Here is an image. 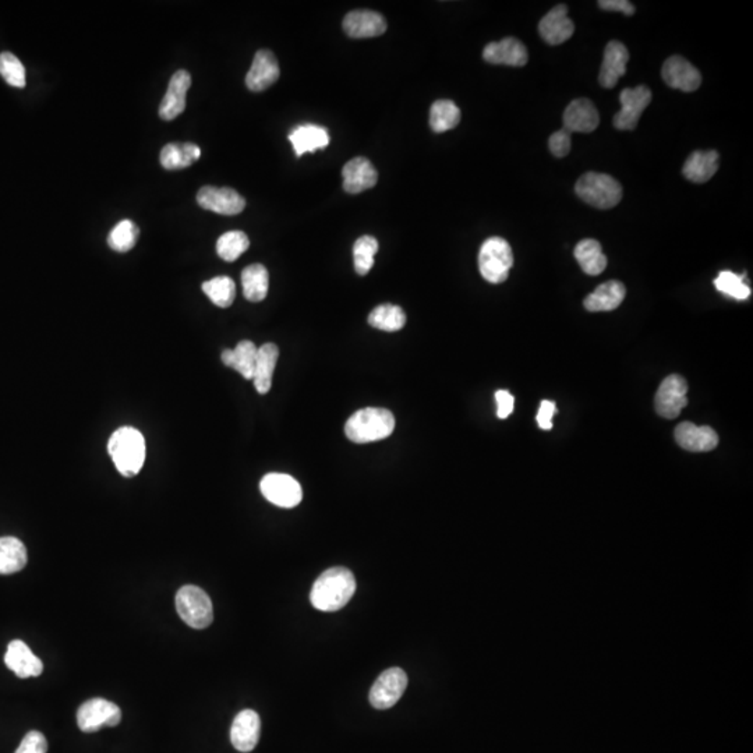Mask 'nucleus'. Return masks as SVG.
Listing matches in <instances>:
<instances>
[{
    "label": "nucleus",
    "instance_id": "1",
    "mask_svg": "<svg viewBox=\"0 0 753 753\" xmlns=\"http://www.w3.org/2000/svg\"><path fill=\"white\" fill-rule=\"evenodd\" d=\"M356 592V579L343 566L327 569L313 584L310 602L324 613L338 612L345 607Z\"/></svg>",
    "mask_w": 753,
    "mask_h": 753
},
{
    "label": "nucleus",
    "instance_id": "2",
    "mask_svg": "<svg viewBox=\"0 0 753 753\" xmlns=\"http://www.w3.org/2000/svg\"><path fill=\"white\" fill-rule=\"evenodd\" d=\"M108 451L118 472L134 478L146 462V439L134 427H121L111 436Z\"/></svg>",
    "mask_w": 753,
    "mask_h": 753
},
{
    "label": "nucleus",
    "instance_id": "3",
    "mask_svg": "<svg viewBox=\"0 0 753 753\" xmlns=\"http://www.w3.org/2000/svg\"><path fill=\"white\" fill-rule=\"evenodd\" d=\"M395 429V418L388 409L364 408L346 421L345 434L352 442L367 444L387 439Z\"/></svg>",
    "mask_w": 753,
    "mask_h": 753
},
{
    "label": "nucleus",
    "instance_id": "4",
    "mask_svg": "<svg viewBox=\"0 0 753 753\" xmlns=\"http://www.w3.org/2000/svg\"><path fill=\"white\" fill-rule=\"evenodd\" d=\"M575 191L581 200L599 209L614 208L623 200V186L607 173H584L578 179Z\"/></svg>",
    "mask_w": 753,
    "mask_h": 753
},
{
    "label": "nucleus",
    "instance_id": "5",
    "mask_svg": "<svg viewBox=\"0 0 753 753\" xmlns=\"http://www.w3.org/2000/svg\"><path fill=\"white\" fill-rule=\"evenodd\" d=\"M512 266L514 253L506 239L490 237L481 245L478 251V270L486 281L496 285L506 282Z\"/></svg>",
    "mask_w": 753,
    "mask_h": 753
},
{
    "label": "nucleus",
    "instance_id": "6",
    "mask_svg": "<svg viewBox=\"0 0 753 753\" xmlns=\"http://www.w3.org/2000/svg\"><path fill=\"white\" fill-rule=\"evenodd\" d=\"M176 610L183 623L194 630H204L214 621V608L208 594L200 587L188 584L176 594Z\"/></svg>",
    "mask_w": 753,
    "mask_h": 753
},
{
    "label": "nucleus",
    "instance_id": "7",
    "mask_svg": "<svg viewBox=\"0 0 753 753\" xmlns=\"http://www.w3.org/2000/svg\"><path fill=\"white\" fill-rule=\"evenodd\" d=\"M121 720V711L106 699L95 698L82 703L77 711V724L84 732H97L103 727H116Z\"/></svg>",
    "mask_w": 753,
    "mask_h": 753
},
{
    "label": "nucleus",
    "instance_id": "8",
    "mask_svg": "<svg viewBox=\"0 0 753 753\" xmlns=\"http://www.w3.org/2000/svg\"><path fill=\"white\" fill-rule=\"evenodd\" d=\"M621 111L613 118V124L618 130H635L642 113L652 102V92L646 85L625 88L620 95Z\"/></svg>",
    "mask_w": 753,
    "mask_h": 753
},
{
    "label": "nucleus",
    "instance_id": "9",
    "mask_svg": "<svg viewBox=\"0 0 753 753\" xmlns=\"http://www.w3.org/2000/svg\"><path fill=\"white\" fill-rule=\"evenodd\" d=\"M688 382L684 377L671 374L664 379L654 400V408L657 415L667 420H672L680 416L681 411L688 405Z\"/></svg>",
    "mask_w": 753,
    "mask_h": 753
},
{
    "label": "nucleus",
    "instance_id": "10",
    "mask_svg": "<svg viewBox=\"0 0 753 753\" xmlns=\"http://www.w3.org/2000/svg\"><path fill=\"white\" fill-rule=\"evenodd\" d=\"M406 687H408L406 672L398 667L388 669L377 678L372 685L369 696L370 703L372 708L379 709V710H387L395 703L400 702Z\"/></svg>",
    "mask_w": 753,
    "mask_h": 753
},
{
    "label": "nucleus",
    "instance_id": "11",
    "mask_svg": "<svg viewBox=\"0 0 753 753\" xmlns=\"http://www.w3.org/2000/svg\"><path fill=\"white\" fill-rule=\"evenodd\" d=\"M260 490L268 501L281 508H294L299 506L303 498L299 481L284 473H270L264 476Z\"/></svg>",
    "mask_w": 753,
    "mask_h": 753
},
{
    "label": "nucleus",
    "instance_id": "12",
    "mask_svg": "<svg viewBox=\"0 0 753 753\" xmlns=\"http://www.w3.org/2000/svg\"><path fill=\"white\" fill-rule=\"evenodd\" d=\"M197 203L201 208L217 214L232 215L240 214L246 207V200L237 190L229 188H214L206 186L200 188L197 194Z\"/></svg>",
    "mask_w": 753,
    "mask_h": 753
},
{
    "label": "nucleus",
    "instance_id": "13",
    "mask_svg": "<svg viewBox=\"0 0 753 753\" xmlns=\"http://www.w3.org/2000/svg\"><path fill=\"white\" fill-rule=\"evenodd\" d=\"M662 80L669 87L693 92L702 84L700 72L682 56H671L662 64Z\"/></svg>",
    "mask_w": 753,
    "mask_h": 753
},
{
    "label": "nucleus",
    "instance_id": "14",
    "mask_svg": "<svg viewBox=\"0 0 753 753\" xmlns=\"http://www.w3.org/2000/svg\"><path fill=\"white\" fill-rule=\"evenodd\" d=\"M279 74H281V70H279L275 55L268 49H261L253 59V63L246 76V85L253 92H265L266 88H270L278 82Z\"/></svg>",
    "mask_w": 753,
    "mask_h": 753
},
{
    "label": "nucleus",
    "instance_id": "15",
    "mask_svg": "<svg viewBox=\"0 0 753 753\" xmlns=\"http://www.w3.org/2000/svg\"><path fill=\"white\" fill-rule=\"evenodd\" d=\"M564 128L569 133H592L600 124L599 111L592 101L578 98L566 106Z\"/></svg>",
    "mask_w": 753,
    "mask_h": 753
},
{
    "label": "nucleus",
    "instance_id": "16",
    "mask_svg": "<svg viewBox=\"0 0 753 753\" xmlns=\"http://www.w3.org/2000/svg\"><path fill=\"white\" fill-rule=\"evenodd\" d=\"M539 33L548 45H561L575 33V24L568 17V7L557 5L539 23Z\"/></svg>",
    "mask_w": 753,
    "mask_h": 753
},
{
    "label": "nucleus",
    "instance_id": "17",
    "mask_svg": "<svg viewBox=\"0 0 753 753\" xmlns=\"http://www.w3.org/2000/svg\"><path fill=\"white\" fill-rule=\"evenodd\" d=\"M343 30L354 40L380 37L387 31L382 14L372 10H353L343 19Z\"/></svg>",
    "mask_w": 753,
    "mask_h": 753
},
{
    "label": "nucleus",
    "instance_id": "18",
    "mask_svg": "<svg viewBox=\"0 0 753 753\" xmlns=\"http://www.w3.org/2000/svg\"><path fill=\"white\" fill-rule=\"evenodd\" d=\"M261 720L255 710H243L235 717L230 741L240 752H251L260 741Z\"/></svg>",
    "mask_w": 753,
    "mask_h": 753
},
{
    "label": "nucleus",
    "instance_id": "19",
    "mask_svg": "<svg viewBox=\"0 0 753 753\" xmlns=\"http://www.w3.org/2000/svg\"><path fill=\"white\" fill-rule=\"evenodd\" d=\"M483 59L491 64H506V66L524 67L529 61L527 49L521 41L514 37H507L498 43H488L483 51Z\"/></svg>",
    "mask_w": 753,
    "mask_h": 753
},
{
    "label": "nucleus",
    "instance_id": "20",
    "mask_svg": "<svg viewBox=\"0 0 753 753\" xmlns=\"http://www.w3.org/2000/svg\"><path fill=\"white\" fill-rule=\"evenodd\" d=\"M674 437L681 448L690 452L713 451L719 445V436L711 427H698L690 421L678 424Z\"/></svg>",
    "mask_w": 753,
    "mask_h": 753
},
{
    "label": "nucleus",
    "instance_id": "21",
    "mask_svg": "<svg viewBox=\"0 0 753 753\" xmlns=\"http://www.w3.org/2000/svg\"><path fill=\"white\" fill-rule=\"evenodd\" d=\"M191 85V76L186 70H178L173 74L167 94L159 105V116L164 121H173L186 110V95Z\"/></svg>",
    "mask_w": 753,
    "mask_h": 753
},
{
    "label": "nucleus",
    "instance_id": "22",
    "mask_svg": "<svg viewBox=\"0 0 753 753\" xmlns=\"http://www.w3.org/2000/svg\"><path fill=\"white\" fill-rule=\"evenodd\" d=\"M343 188L346 193L359 194L374 188L379 173L367 158L357 157L346 162L343 169Z\"/></svg>",
    "mask_w": 753,
    "mask_h": 753
},
{
    "label": "nucleus",
    "instance_id": "23",
    "mask_svg": "<svg viewBox=\"0 0 753 753\" xmlns=\"http://www.w3.org/2000/svg\"><path fill=\"white\" fill-rule=\"evenodd\" d=\"M630 62V52L620 41H610L605 46L599 82L602 87L614 88L618 80L625 76L626 63Z\"/></svg>",
    "mask_w": 753,
    "mask_h": 753
},
{
    "label": "nucleus",
    "instance_id": "24",
    "mask_svg": "<svg viewBox=\"0 0 753 753\" xmlns=\"http://www.w3.org/2000/svg\"><path fill=\"white\" fill-rule=\"evenodd\" d=\"M5 662L19 678L40 677L43 664L23 641L10 642L5 654Z\"/></svg>",
    "mask_w": 753,
    "mask_h": 753
},
{
    "label": "nucleus",
    "instance_id": "25",
    "mask_svg": "<svg viewBox=\"0 0 753 753\" xmlns=\"http://www.w3.org/2000/svg\"><path fill=\"white\" fill-rule=\"evenodd\" d=\"M626 296L625 285L620 281H608L584 299V306L587 312H613L621 306Z\"/></svg>",
    "mask_w": 753,
    "mask_h": 753
},
{
    "label": "nucleus",
    "instance_id": "26",
    "mask_svg": "<svg viewBox=\"0 0 753 753\" xmlns=\"http://www.w3.org/2000/svg\"><path fill=\"white\" fill-rule=\"evenodd\" d=\"M720 164V155L714 151H695L685 160L682 173L693 183H706L716 175Z\"/></svg>",
    "mask_w": 753,
    "mask_h": 753
},
{
    "label": "nucleus",
    "instance_id": "27",
    "mask_svg": "<svg viewBox=\"0 0 753 753\" xmlns=\"http://www.w3.org/2000/svg\"><path fill=\"white\" fill-rule=\"evenodd\" d=\"M292 146L297 157H302L306 152H315L317 150L325 149L330 144V134L327 129L315 126V124H304L294 129L289 134Z\"/></svg>",
    "mask_w": 753,
    "mask_h": 753
},
{
    "label": "nucleus",
    "instance_id": "28",
    "mask_svg": "<svg viewBox=\"0 0 753 753\" xmlns=\"http://www.w3.org/2000/svg\"><path fill=\"white\" fill-rule=\"evenodd\" d=\"M257 351V346L251 341H240L233 351L225 349L222 352V362L225 366L237 370L246 380H253Z\"/></svg>",
    "mask_w": 753,
    "mask_h": 753
},
{
    "label": "nucleus",
    "instance_id": "29",
    "mask_svg": "<svg viewBox=\"0 0 753 753\" xmlns=\"http://www.w3.org/2000/svg\"><path fill=\"white\" fill-rule=\"evenodd\" d=\"M278 357L279 349L275 343H264L261 348H258L255 377H253L258 393L270 392L271 385H273L274 370H275Z\"/></svg>",
    "mask_w": 753,
    "mask_h": 753
},
{
    "label": "nucleus",
    "instance_id": "30",
    "mask_svg": "<svg viewBox=\"0 0 753 753\" xmlns=\"http://www.w3.org/2000/svg\"><path fill=\"white\" fill-rule=\"evenodd\" d=\"M27 548L17 537H0V575H12L27 565Z\"/></svg>",
    "mask_w": 753,
    "mask_h": 753
},
{
    "label": "nucleus",
    "instance_id": "31",
    "mask_svg": "<svg viewBox=\"0 0 753 753\" xmlns=\"http://www.w3.org/2000/svg\"><path fill=\"white\" fill-rule=\"evenodd\" d=\"M201 150L200 147L196 146L193 142H185V144H168L160 151V165L167 170L185 169L200 159Z\"/></svg>",
    "mask_w": 753,
    "mask_h": 753
},
{
    "label": "nucleus",
    "instance_id": "32",
    "mask_svg": "<svg viewBox=\"0 0 753 753\" xmlns=\"http://www.w3.org/2000/svg\"><path fill=\"white\" fill-rule=\"evenodd\" d=\"M576 261L587 275H600L607 266V257L603 253L602 245L594 239H584L576 245Z\"/></svg>",
    "mask_w": 753,
    "mask_h": 753
},
{
    "label": "nucleus",
    "instance_id": "33",
    "mask_svg": "<svg viewBox=\"0 0 753 753\" xmlns=\"http://www.w3.org/2000/svg\"><path fill=\"white\" fill-rule=\"evenodd\" d=\"M243 294L248 302H261L268 294L270 275L263 264H251L242 273Z\"/></svg>",
    "mask_w": 753,
    "mask_h": 753
},
{
    "label": "nucleus",
    "instance_id": "34",
    "mask_svg": "<svg viewBox=\"0 0 753 753\" xmlns=\"http://www.w3.org/2000/svg\"><path fill=\"white\" fill-rule=\"evenodd\" d=\"M460 121V110L449 100H439L430 110V128L434 133H444L457 128Z\"/></svg>",
    "mask_w": 753,
    "mask_h": 753
},
{
    "label": "nucleus",
    "instance_id": "35",
    "mask_svg": "<svg viewBox=\"0 0 753 753\" xmlns=\"http://www.w3.org/2000/svg\"><path fill=\"white\" fill-rule=\"evenodd\" d=\"M369 324L377 330L395 333L402 330L406 324V314L400 306L385 303L381 306L375 307L369 315Z\"/></svg>",
    "mask_w": 753,
    "mask_h": 753
},
{
    "label": "nucleus",
    "instance_id": "36",
    "mask_svg": "<svg viewBox=\"0 0 753 753\" xmlns=\"http://www.w3.org/2000/svg\"><path fill=\"white\" fill-rule=\"evenodd\" d=\"M203 292L214 303L215 306L227 309V307L232 306V303L235 302L237 285L229 276H217V278L204 282Z\"/></svg>",
    "mask_w": 753,
    "mask_h": 753
},
{
    "label": "nucleus",
    "instance_id": "37",
    "mask_svg": "<svg viewBox=\"0 0 753 753\" xmlns=\"http://www.w3.org/2000/svg\"><path fill=\"white\" fill-rule=\"evenodd\" d=\"M248 247H250V240L242 230L224 233L217 242V253L222 260L227 263L237 261L245 251H247Z\"/></svg>",
    "mask_w": 753,
    "mask_h": 753
},
{
    "label": "nucleus",
    "instance_id": "38",
    "mask_svg": "<svg viewBox=\"0 0 753 753\" xmlns=\"http://www.w3.org/2000/svg\"><path fill=\"white\" fill-rule=\"evenodd\" d=\"M379 251V242L372 237H359L353 245L354 270L359 275H367L374 265V256Z\"/></svg>",
    "mask_w": 753,
    "mask_h": 753
},
{
    "label": "nucleus",
    "instance_id": "39",
    "mask_svg": "<svg viewBox=\"0 0 753 753\" xmlns=\"http://www.w3.org/2000/svg\"><path fill=\"white\" fill-rule=\"evenodd\" d=\"M139 237V227L129 219H123L111 230L110 237H108V245L113 251L128 253L136 246Z\"/></svg>",
    "mask_w": 753,
    "mask_h": 753
},
{
    "label": "nucleus",
    "instance_id": "40",
    "mask_svg": "<svg viewBox=\"0 0 753 753\" xmlns=\"http://www.w3.org/2000/svg\"><path fill=\"white\" fill-rule=\"evenodd\" d=\"M714 286L721 294H729L737 300H747L750 296V288L744 282V275H737L731 271H723L714 279Z\"/></svg>",
    "mask_w": 753,
    "mask_h": 753
},
{
    "label": "nucleus",
    "instance_id": "41",
    "mask_svg": "<svg viewBox=\"0 0 753 753\" xmlns=\"http://www.w3.org/2000/svg\"><path fill=\"white\" fill-rule=\"evenodd\" d=\"M0 76L12 87H25V69L17 56L10 52L0 53Z\"/></svg>",
    "mask_w": 753,
    "mask_h": 753
},
{
    "label": "nucleus",
    "instance_id": "42",
    "mask_svg": "<svg viewBox=\"0 0 753 753\" xmlns=\"http://www.w3.org/2000/svg\"><path fill=\"white\" fill-rule=\"evenodd\" d=\"M48 741L40 731H30L23 739L22 744L14 753H46Z\"/></svg>",
    "mask_w": 753,
    "mask_h": 753
},
{
    "label": "nucleus",
    "instance_id": "43",
    "mask_svg": "<svg viewBox=\"0 0 753 753\" xmlns=\"http://www.w3.org/2000/svg\"><path fill=\"white\" fill-rule=\"evenodd\" d=\"M571 133L566 131L565 129L555 131L548 139V147H550V151L553 152L554 157H566L571 151Z\"/></svg>",
    "mask_w": 753,
    "mask_h": 753
},
{
    "label": "nucleus",
    "instance_id": "44",
    "mask_svg": "<svg viewBox=\"0 0 753 753\" xmlns=\"http://www.w3.org/2000/svg\"><path fill=\"white\" fill-rule=\"evenodd\" d=\"M497 416L499 419H507L514 411L515 398L508 391L501 390L496 392Z\"/></svg>",
    "mask_w": 753,
    "mask_h": 753
},
{
    "label": "nucleus",
    "instance_id": "45",
    "mask_svg": "<svg viewBox=\"0 0 753 753\" xmlns=\"http://www.w3.org/2000/svg\"><path fill=\"white\" fill-rule=\"evenodd\" d=\"M557 413V406L553 401H543L537 413V424L542 430L553 429V416Z\"/></svg>",
    "mask_w": 753,
    "mask_h": 753
},
{
    "label": "nucleus",
    "instance_id": "46",
    "mask_svg": "<svg viewBox=\"0 0 753 753\" xmlns=\"http://www.w3.org/2000/svg\"><path fill=\"white\" fill-rule=\"evenodd\" d=\"M600 9L608 12H621L625 15L635 14V6L628 0H602L599 2Z\"/></svg>",
    "mask_w": 753,
    "mask_h": 753
}]
</instances>
